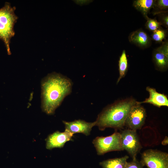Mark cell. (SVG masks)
Instances as JSON below:
<instances>
[{"label":"cell","instance_id":"1","mask_svg":"<svg viewBox=\"0 0 168 168\" xmlns=\"http://www.w3.org/2000/svg\"><path fill=\"white\" fill-rule=\"evenodd\" d=\"M72 83L67 77L53 72L41 82V107L47 114H52L64 98L70 94Z\"/></svg>","mask_w":168,"mask_h":168},{"label":"cell","instance_id":"2","mask_svg":"<svg viewBox=\"0 0 168 168\" xmlns=\"http://www.w3.org/2000/svg\"><path fill=\"white\" fill-rule=\"evenodd\" d=\"M137 103L138 101L131 97L115 101L105 108L98 115L95 126L101 131L108 128L116 130L123 128L129 111Z\"/></svg>","mask_w":168,"mask_h":168},{"label":"cell","instance_id":"3","mask_svg":"<svg viewBox=\"0 0 168 168\" xmlns=\"http://www.w3.org/2000/svg\"><path fill=\"white\" fill-rule=\"evenodd\" d=\"M16 9L8 2L0 8V39L4 42L9 55L11 54L10 41L15 35L14 27L18 19L15 13Z\"/></svg>","mask_w":168,"mask_h":168},{"label":"cell","instance_id":"4","mask_svg":"<svg viewBox=\"0 0 168 168\" xmlns=\"http://www.w3.org/2000/svg\"><path fill=\"white\" fill-rule=\"evenodd\" d=\"M92 143L99 155L110 152L124 150L120 134L117 131L109 136L97 137L93 140Z\"/></svg>","mask_w":168,"mask_h":168},{"label":"cell","instance_id":"5","mask_svg":"<svg viewBox=\"0 0 168 168\" xmlns=\"http://www.w3.org/2000/svg\"><path fill=\"white\" fill-rule=\"evenodd\" d=\"M140 162L147 168H168V154L156 150L148 149L142 153Z\"/></svg>","mask_w":168,"mask_h":168},{"label":"cell","instance_id":"6","mask_svg":"<svg viewBox=\"0 0 168 168\" xmlns=\"http://www.w3.org/2000/svg\"><path fill=\"white\" fill-rule=\"evenodd\" d=\"M120 133L124 150L128 153L133 159H136L137 155L142 148L137 131L128 129L122 130Z\"/></svg>","mask_w":168,"mask_h":168},{"label":"cell","instance_id":"7","mask_svg":"<svg viewBox=\"0 0 168 168\" xmlns=\"http://www.w3.org/2000/svg\"><path fill=\"white\" fill-rule=\"evenodd\" d=\"M146 117L145 109L138 101V103L129 111L125 121V126L131 130L140 129L144 124Z\"/></svg>","mask_w":168,"mask_h":168},{"label":"cell","instance_id":"8","mask_svg":"<svg viewBox=\"0 0 168 168\" xmlns=\"http://www.w3.org/2000/svg\"><path fill=\"white\" fill-rule=\"evenodd\" d=\"M152 60L156 68L160 71L166 70L168 67V42H163L152 53Z\"/></svg>","mask_w":168,"mask_h":168},{"label":"cell","instance_id":"9","mask_svg":"<svg viewBox=\"0 0 168 168\" xmlns=\"http://www.w3.org/2000/svg\"><path fill=\"white\" fill-rule=\"evenodd\" d=\"M73 135L66 130L63 132L55 131L49 135L46 139V148L50 150L62 148L67 142L72 140Z\"/></svg>","mask_w":168,"mask_h":168},{"label":"cell","instance_id":"10","mask_svg":"<svg viewBox=\"0 0 168 168\" xmlns=\"http://www.w3.org/2000/svg\"><path fill=\"white\" fill-rule=\"evenodd\" d=\"M65 130L74 134L75 133H82L86 136L90 134L92 128L96 125L95 121L88 122L85 120L78 119L71 122L63 121Z\"/></svg>","mask_w":168,"mask_h":168},{"label":"cell","instance_id":"11","mask_svg":"<svg viewBox=\"0 0 168 168\" xmlns=\"http://www.w3.org/2000/svg\"><path fill=\"white\" fill-rule=\"evenodd\" d=\"M146 89L149 93V97L142 101H138L139 104L149 103L158 107L168 106V99L166 95L158 92L155 88L149 86H147Z\"/></svg>","mask_w":168,"mask_h":168},{"label":"cell","instance_id":"12","mask_svg":"<svg viewBox=\"0 0 168 168\" xmlns=\"http://www.w3.org/2000/svg\"><path fill=\"white\" fill-rule=\"evenodd\" d=\"M131 43L142 48L149 47L151 44L150 37L142 29H138L131 32L128 37Z\"/></svg>","mask_w":168,"mask_h":168},{"label":"cell","instance_id":"13","mask_svg":"<svg viewBox=\"0 0 168 168\" xmlns=\"http://www.w3.org/2000/svg\"><path fill=\"white\" fill-rule=\"evenodd\" d=\"M156 1L155 0H136L133 2V5L147 19L148 17L147 14L150 10L152 8H154Z\"/></svg>","mask_w":168,"mask_h":168},{"label":"cell","instance_id":"14","mask_svg":"<svg viewBox=\"0 0 168 168\" xmlns=\"http://www.w3.org/2000/svg\"><path fill=\"white\" fill-rule=\"evenodd\" d=\"M128 158V156L125 155L120 158L110 159L100 162V165L103 168H125Z\"/></svg>","mask_w":168,"mask_h":168},{"label":"cell","instance_id":"15","mask_svg":"<svg viewBox=\"0 0 168 168\" xmlns=\"http://www.w3.org/2000/svg\"><path fill=\"white\" fill-rule=\"evenodd\" d=\"M128 60L126 51L125 50H124L119 60V76L117 81V84L125 76L128 69Z\"/></svg>","mask_w":168,"mask_h":168},{"label":"cell","instance_id":"16","mask_svg":"<svg viewBox=\"0 0 168 168\" xmlns=\"http://www.w3.org/2000/svg\"><path fill=\"white\" fill-rule=\"evenodd\" d=\"M147 21L145 24L146 28L149 30L154 32L159 29L161 27V24L156 19L148 17L147 19Z\"/></svg>","mask_w":168,"mask_h":168},{"label":"cell","instance_id":"17","mask_svg":"<svg viewBox=\"0 0 168 168\" xmlns=\"http://www.w3.org/2000/svg\"><path fill=\"white\" fill-rule=\"evenodd\" d=\"M166 35V31L160 28L153 32L152 37L154 40L157 42H160L165 39Z\"/></svg>","mask_w":168,"mask_h":168},{"label":"cell","instance_id":"18","mask_svg":"<svg viewBox=\"0 0 168 168\" xmlns=\"http://www.w3.org/2000/svg\"><path fill=\"white\" fill-rule=\"evenodd\" d=\"M155 9L159 10V12H162V11L168 9V0H156L155 7Z\"/></svg>","mask_w":168,"mask_h":168},{"label":"cell","instance_id":"19","mask_svg":"<svg viewBox=\"0 0 168 168\" xmlns=\"http://www.w3.org/2000/svg\"><path fill=\"white\" fill-rule=\"evenodd\" d=\"M143 166L141 162L135 159L130 162H127L125 168H143Z\"/></svg>","mask_w":168,"mask_h":168},{"label":"cell","instance_id":"20","mask_svg":"<svg viewBox=\"0 0 168 168\" xmlns=\"http://www.w3.org/2000/svg\"><path fill=\"white\" fill-rule=\"evenodd\" d=\"M161 21L160 22L161 24L166 27L168 26V16L167 14H164L161 15Z\"/></svg>","mask_w":168,"mask_h":168},{"label":"cell","instance_id":"21","mask_svg":"<svg viewBox=\"0 0 168 168\" xmlns=\"http://www.w3.org/2000/svg\"><path fill=\"white\" fill-rule=\"evenodd\" d=\"M74 2L76 4L81 6L87 4L92 2L91 0H74Z\"/></svg>","mask_w":168,"mask_h":168},{"label":"cell","instance_id":"22","mask_svg":"<svg viewBox=\"0 0 168 168\" xmlns=\"http://www.w3.org/2000/svg\"><path fill=\"white\" fill-rule=\"evenodd\" d=\"M162 144L164 145H166L168 144V138L166 137L164 140L162 142Z\"/></svg>","mask_w":168,"mask_h":168}]
</instances>
